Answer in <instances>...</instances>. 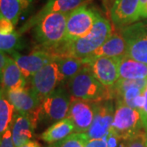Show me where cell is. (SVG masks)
<instances>
[{
	"instance_id": "1",
	"label": "cell",
	"mask_w": 147,
	"mask_h": 147,
	"mask_svg": "<svg viewBox=\"0 0 147 147\" xmlns=\"http://www.w3.org/2000/svg\"><path fill=\"white\" fill-rule=\"evenodd\" d=\"M113 33L110 21L99 14L89 34L73 42H62L49 53L54 57H73L85 60L101 47Z\"/></svg>"
},
{
	"instance_id": "2",
	"label": "cell",
	"mask_w": 147,
	"mask_h": 147,
	"mask_svg": "<svg viewBox=\"0 0 147 147\" xmlns=\"http://www.w3.org/2000/svg\"><path fill=\"white\" fill-rule=\"evenodd\" d=\"M65 86L73 98L92 103L113 99L110 89L95 77L88 65L69 79Z\"/></svg>"
},
{
	"instance_id": "3",
	"label": "cell",
	"mask_w": 147,
	"mask_h": 147,
	"mask_svg": "<svg viewBox=\"0 0 147 147\" xmlns=\"http://www.w3.org/2000/svg\"><path fill=\"white\" fill-rule=\"evenodd\" d=\"M69 13L52 12L33 27V36L38 47L47 52L63 42Z\"/></svg>"
},
{
	"instance_id": "4",
	"label": "cell",
	"mask_w": 147,
	"mask_h": 147,
	"mask_svg": "<svg viewBox=\"0 0 147 147\" xmlns=\"http://www.w3.org/2000/svg\"><path fill=\"white\" fill-rule=\"evenodd\" d=\"M110 130L121 141H127L146 132L140 112L121 101H115V111Z\"/></svg>"
},
{
	"instance_id": "5",
	"label": "cell",
	"mask_w": 147,
	"mask_h": 147,
	"mask_svg": "<svg viewBox=\"0 0 147 147\" xmlns=\"http://www.w3.org/2000/svg\"><path fill=\"white\" fill-rule=\"evenodd\" d=\"M70 101L71 96L65 84H61L42 101L39 120L44 119L47 123H54L67 118Z\"/></svg>"
},
{
	"instance_id": "6",
	"label": "cell",
	"mask_w": 147,
	"mask_h": 147,
	"mask_svg": "<svg viewBox=\"0 0 147 147\" xmlns=\"http://www.w3.org/2000/svg\"><path fill=\"white\" fill-rule=\"evenodd\" d=\"M99 13L82 6L69 12L66 22V32L63 42H69L89 34L94 26Z\"/></svg>"
},
{
	"instance_id": "7",
	"label": "cell",
	"mask_w": 147,
	"mask_h": 147,
	"mask_svg": "<svg viewBox=\"0 0 147 147\" xmlns=\"http://www.w3.org/2000/svg\"><path fill=\"white\" fill-rule=\"evenodd\" d=\"M146 79H119L110 89L115 101H121L139 112L145 102Z\"/></svg>"
},
{
	"instance_id": "8",
	"label": "cell",
	"mask_w": 147,
	"mask_h": 147,
	"mask_svg": "<svg viewBox=\"0 0 147 147\" xmlns=\"http://www.w3.org/2000/svg\"><path fill=\"white\" fill-rule=\"evenodd\" d=\"M127 46V57L147 65V26L137 21L119 30Z\"/></svg>"
},
{
	"instance_id": "9",
	"label": "cell",
	"mask_w": 147,
	"mask_h": 147,
	"mask_svg": "<svg viewBox=\"0 0 147 147\" xmlns=\"http://www.w3.org/2000/svg\"><path fill=\"white\" fill-rule=\"evenodd\" d=\"M30 87L41 101L63 84L62 76L56 61L46 65L29 79Z\"/></svg>"
},
{
	"instance_id": "10",
	"label": "cell",
	"mask_w": 147,
	"mask_h": 147,
	"mask_svg": "<svg viewBox=\"0 0 147 147\" xmlns=\"http://www.w3.org/2000/svg\"><path fill=\"white\" fill-rule=\"evenodd\" d=\"M4 93L11 104L14 106L16 113L30 117L37 125L39 120L42 101L32 91L30 87L26 86L20 89L4 92Z\"/></svg>"
},
{
	"instance_id": "11",
	"label": "cell",
	"mask_w": 147,
	"mask_h": 147,
	"mask_svg": "<svg viewBox=\"0 0 147 147\" xmlns=\"http://www.w3.org/2000/svg\"><path fill=\"white\" fill-rule=\"evenodd\" d=\"M94 118L87 134L90 140L102 139L109 133L114 120L115 101L113 99L93 102Z\"/></svg>"
},
{
	"instance_id": "12",
	"label": "cell",
	"mask_w": 147,
	"mask_h": 147,
	"mask_svg": "<svg viewBox=\"0 0 147 147\" xmlns=\"http://www.w3.org/2000/svg\"><path fill=\"white\" fill-rule=\"evenodd\" d=\"M119 60L120 58L100 57L85 61L95 77L105 87L111 89L119 79Z\"/></svg>"
},
{
	"instance_id": "13",
	"label": "cell",
	"mask_w": 147,
	"mask_h": 147,
	"mask_svg": "<svg viewBox=\"0 0 147 147\" xmlns=\"http://www.w3.org/2000/svg\"><path fill=\"white\" fill-rule=\"evenodd\" d=\"M9 56L13 58L21 73L28 80L42 67L56 59V57L52 53L39 47L30 54H21L18 52H14Z\"/></svg>"
},
{
	"instance_id": "14",
	"label": "cell",
	"mask_w": 147,
	"mask_h": 147,
	"mask_svg": "<svg viewBox=\"0 0 147 147\" xmlns=\"http://www.w3.org/2000/svg\"><path fill=\"white\" fill-rule=\"evenodd\" d=\"M110 20L117 30L141 20L140 0H115L110 10Z\"/></svg>"
},
{
	"instance_id": "15",
	"label": "cell",
	"mask_w": 147,
	"mask_h": 147,
	"mask_svg": "<svg viewBox=\"0 0 147 147\" xmlns=\"http://www.w3.org/2000/svg\"><path fill=\"white\" fill-rule=\"evenodd\" d=\"M92 0H48L37 14L29 19L19 30L20 34L33 28L42 17L52 12L69 13L82 6L89 4Z\"/></svg>"
},
{
	"instance_id": "16",
	"label": "cell",
	"mask_w": 147,
	"mask_h": 147,
	"mask_svg": "<svg viewBox=\"0 0 147 147\" xmlns=\"http://www.w3.org/2000/svg\"><path fill=\"white\" fill-rule=\"evenodd\" d=\"M67 118L73 122L75 132L87 133L94 118L93 103L71 97Z\"/></svg>"
},
{
	"instance_id": "17",
	"label": "cell",
	"mask_w": 147,
	"mask_h": 147,
	"mask_svg": "<svg viewBox=\"0 0 147 147\" xmlns=\"http://www.w3.org/2000/svg\"><path fill=\"white\" fill-rule=\"evenodd\" d=\"M36 126V123L30 117L16 113L11 125L15 146L20 147L31 141Z\"/></svg>"
},
{
	"instance_id": "18",
	"label": "cell",
	"mask_w": 147,
	"mask_h": 147,
	"mask_svg": "<svg viewBox=\"0 0 147 147\" xmlns=\"http://www.w3.org/2000/svg\"><path fill=\"white\" fill-rule=\"evenodd\" d=\"M127 56L126 42L119 30L113 31L110 37L94 53L85 59L89 60L100 57L123 58Z\"/></svg>"
},
{
	"instance_id": "19",
	"label": "cell",
	"mask_w": 147,
	"mask_h": 147,
	"mask_svg": "<svg viewBox=\"0 0 147 147\" xmlns=\"http://www.w3.org/2000/svg\"><path fill=\"white\" fill-rule=\"evenodd\" d=\"M1 73V90L8 92L26 88L28 79L21 73L13 58L9 56L7 64Z\"/></svg>"
},
{
	"instance_id": "20",
	"label": "cell",
	"mask_w": 147,
	"mask_h": 147,
	"mask_svg": "<svg viewBox=\"0 0 147 147\" xmlns=\"http://www.w3.org/2000/svg\"><path fill=\"white\" fill-rule=\"evenodd\" d=\"M74 132L73 122L69 118H65L47 127L41 134L40 138L47 143L53 144L62 141Z\"/></svg>"
},
{
	"instance_id": "21",
	"label": "cell",
	"mask_w": 147,
	"mask_h": 147,
	"mask_svg": "<svg viewBox=\"0 0 147 147\" xmlns=\"http://www.w3.org/2000/svg\"><path fill=\"white\" fill-rule=\"evenodd\" d=\"M119 79H146L147 65L132 60L128 57L120 58L119 64Z\"/></svg>"
},
{
	"instance_id": "22",
	"label": "cell",
	"mask_w": 147,
	"mask_h": 147,
	"mask_svg": "<svg viewBox=\"0 0 147 147\" xmlns=\"http://www.w3.org/2000/svg\"><path fill=\"white\" fill-rule=\"evenodd\" d=\"M59 71L63 79V84L74 77L79 71L87 65L85 60L73 57H59L55 59Z\"/></svg>"
},
{
	"instance_id": "23",
	"label": "cell",
	"mask_w": 147,
	"mask_h": 147,
	"mask_svg": "<svg viewBox=\"0 0 147 147\" xmlns=\"http://www.w3.org/2000/svg\"><path fill=\"white\" fill-rule=\"evenodd\" d=\"M26 7L20 0H0V15L14 26H16L23 10Z\"/></svg>"
},
{
	"instance_id": "24",
	"label": "cell",
	"mask_w": 147,
	"mask_h": 147,
	"mask_svg": "<svg viewBox=\"0 0 147 147\" xmlns=\"http://www.w3.org/2000/svg\"><path fill=\"white\" fill-rule=\"evenodd\" d=\"M14 106L7 98L3 91L1 90L0 98V133L3 135L11 125L14 119Z\"/></svg>"
},
{
	"instance_id": "25",
	"label": "cell",
	"mask_w": 147,
	"mask_h": 147,
	"mask_svg": "<svg viewBox=\"0 0 147 147\" xmlns=\"http://www.w3.org/2000/svg\"><path fill=\"white\" fill-rule=\"evenodd\" d=\"M21 47V34L19 31H13L7 34H0L1 52L11 55Z\"/></svg>"
},
{
	"instance_id": "26",
	"label": "cell",
	"mask_w": 147,
	"mask_h": 147,
	"mask_svg": "<svg viewBox=\"0 0 147 147\" xmlns=\"http://www.w3.org/2000/svg\"><path fill=\"white\" fill-rule=\"evenodd\" d=\"M89 140L87 133L74 132L61 142L51 144L49 147H86Z\"/></svg>"
},
{
	"instance_id": "27",
	"label": "cell",
	"mask_w": 147,
	"mask_h": 147,
	"mask_svg": "<svg viewBox=\"0 0 147 147\" xmlns=\"http://www.w3.org/2000/svg\"><path fill=\"white\" fill-rule=\"evenodd\" d=\"M146 134V132H144L131 139L123 141L122 147H146L145 142Z\"/></svg>"
},
{
	"instance_id": "28",
	"label": "cell",
	"mask_w": 147,
	"mask_h": 147,
	"mask_svg": "<svg viewBox=\"0 0 147 147\" xmlns=\"http://www.w3.org/2000/svg\"><path fill=\"white\" fill-rule=\"evenodd\" d=\"M107 147H122V142L120 138L116 135L112 130H110L109 133L105 137Z\"/></svg>"
},
{
	"instance_id": "29",
	"label": "cell",
	"mask_w": 147,
	"mask_h": 147,
	"mask_svg": "<svg viewBox=\"0 0 147 147\" xmlns=\"http://www.w3.org/2000/svg\"><path fill=\"white\" fill-rule=\"evenodd\" d=\"M0 147H16L14 142H13L11 127L3 135H1Z\"/></svg>"
},
{
	"instance_id": "30",
	"label": "cell",
	"mask_w": 147,
	"mask_h": 147,
	"mask_svg": "<svg viewBox=\"0 0 147 147\" xmlns=\"http://www.w3.org/2000/svg\"><path fill=\"white\" fill-rule=\"evenodd\" d=\"M14 26L12 22L0 17V34H7L15 31Z\"/></svg>"
},
{
	"instance_id": "31",
	"label": "cell",
	"mask_w": 147,
	"mask_h": 147,
	"mask_svg": "<svg viewBox=\"0 0 147 147\" xmlns=\"http://www.w3.org/2000/svg\"><path fill=\"white\" fill-rule=\"evenodd\" d=\"M144 96H145V102L140 110V114H141V117H142L144 130L147 133V88L144 92Z\"/></svg>"
},
{
	"instance_id": "32",
	"label": "cell",
	"mask_w": 147,
	"mask_h": 147,
	"mask_svg": "<svg viewBox=\"0 0 147 147\" xmlns=\"http://www.w3.org/2000/svg\"><path fill=\"white\" fill-rule=\"evenodd\" d=\"M86 147H107V143L105 138L89 140Z\"/></svg>"
},
{
	"instance_id": "33",
	"label": "cell",
	"mask_w": 147,
	"mask_h": 147,
	"mask_svg": "<svg viewBox=\"0 0 147 147\" xmlns=\"http://www.w3.org/2000/svg\"><path fill=\"white\" fill-rule=\"evenodd\" d=\"M20 147H42L38 142H34V141H30V142H28L26 144H24V145H22Z\"/></svg>"
},
{
	"instance_id": "34",
	"label": "cell",
	"mask_w": 147,
	"mask_h": 147,
	"mask_svg": "<svg viewBox=\"0 0 147 147\" xmlns=\"http://www.w3.org/2000/svg\"><path fill=\"white\" fill-rule=\"evenodd\" d=\"M141 19H147V3L146 5L145 6V7L143 8V10L142 11V13H141Z\"/></svg>"
},
{
	"instance_id": "35",
	"label": "cell",
	"mask_w": 147,
	"mask_h": 147,
	"mask_svg": "<svg viewBox=\"0 0 147 147\" xmlns=\"http://www.w3.org/2000/svg\"><path fill=\"white\" fill-rule=\"evenodd\" d=\"M21 3H23V5H24V7H26V9L27 7L30 6V4L32 3V1L33 0H20Z\"/></svg>"
},
{
	"instance_id": "36",
	"label": "cell",
	"mask_w": 147,
	"mask_h": 147,
	"mask_svg": "<svg viewBox=\"0 0 147 147\" xmlns=\"http://www.w3.org/2000/svg\"><path fill=\"white\" fill-rule=\"evenodd\" d=\"M147 0H140V10H141V13L142 11L143 10V8L145 7V6L146 5Z\"/></svg>"
},
{
	"instance_id": "37",
	"label": "cell",
	"mask_w": 147,
	"mask_h": 147,
	"mask_svg": "<svg viewBox=\"0 0 147 147\" xmlns=\"http://www.w3.org/2000/svg\"><path fill=\"white\" fill-rule=\"evenodd\" d=\"M115 1V0H103V2L105 3V5H110V7H111L112 5L114 4Z\"/></svg>"
},
{
	"instance_id": "38",
	"label": "cell",
	"mask_w": 147,
	"mask_h": 147,
	"mask_svg": "<svg viewBox=\"0 0 147 147\" xmlns=\"http://www.w3.org/2000/svg\"><path fill=\"white\" fill-rule=\"evenodd\" d=\"M145 142H146V146L147 147V133L146 134V137H145Z\"/></svg>"
},
{
	"instance_id": "39",
	"label": "cell",
	"mask_w": 147,
	"mask_h": 147,
	"mask_svg": "<svg viewBox=\"0 0 147 147\" xmlns=\"http://www.w3.org/2000/svg\"><path fill=\"white\" fill-rule=\"evenodd\" d=\"M142 21H143V23H144V24H145V25L147 26V19H145V20H143Z\"/></svg>"
},
{
	"instance_id": "40",
	"label": "cell",
	"mask_w": 147,
	"mask_h": 147,
	"mask_svg": "<svg viewBox=\"0 0 147 147\" xmlns=\"http://www.w3.org/2000/svg\"><path fill=\"white\" fill-rule=\"evenodd\" d=\"M146 88H147V79H146Z\"/></svg>"
}]
</instances>
